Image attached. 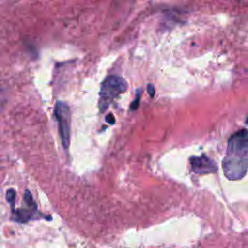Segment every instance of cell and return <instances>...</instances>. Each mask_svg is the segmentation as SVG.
<instances>
[{
    "label": "cell",
    "instance_id": "1",
    "mask_svg": "<svg viewBox=\"0 0 248 248\" xmlns=\"http://www.w3.org/2000/svg\"><path fill=\"white\" fill-rule=\"evenodd\" d=\"M248 138L244 128L229 139L227 153L222 162L224 174L230 180L241 179L247 170Z\"/></svg>",
    "mask_w": 248,
    "mask_h": 248
},
{
    "label": "cell",
    "instance_id": "2",
    "mask_svg": "<svg viewBox=\"0 0 248 248\" xmlns=\"http://www.w3.org/2000/svg\"><path fill=\"white\" fill-rule=\"evenodd\" d=\"M127 82L118 76H108L102 82L100 88L99 108L101 112L105 111L109 104L121 93L127 90Z\"/></svg>",
    "mask_w": 248,
    "mask_h": 248
},
{
    "label": "cell",
    "instance_id": "3",
    "mask_svg": "<svg viewBox=\"0 0 248 248\" xmlns=\"http://www.w3.org/2000/svg\"><path fill=\"white\" fill-rule=\"evenodd\" d=\"M54 115L58 123L62 145L65 149H68L71 135V112L69 106L64 102H57L54 107Z\"/></svg>",
    "mask_w": 248,
    "mask_h": 248
},
{
    "label": "cell",
    "instance_id": "4",
    "mask_svg": "<svg viewBox=\"0 0 248 248\" xmlns=\"http://www.w3.org/2000/svg\"><path fill=\"white\" fill-rule=\"evenodd\" d=\"M23 199H24L25 205L23 207L14 209L12 211V217H11L12 220H14L15 222H17V223H27L30 220L38 219L41 217L46 218L47 220H51V216L46 217V216L40 214V212L38 211V208H37V204H36L35 201L33 200L31 193L28 190L25 191Z\"/></svg>",
    "mask_w": 248,
    "mask_h": 248
},
{
    "label": "cell",
    "instance_id": "5",
    "mask_svg": "<svg viewBox=\"0 0 248 248\" xmlns=\"http://www.w3.org/2000/svg\"><path fill=\"white\" fill-rule=\"evenodd\" d=\"M191 170L197 174H206L216 172L218 167L216 163L205 155L192 157L190 159Z\"/></svg>",
    "mask_w": 248,
    "mask_h": 248
},
{
    "label": "cell",
    "instance_id": "6",
    "mask_svg": "<svg viewBox=\"0 0 248 248\" xmlns=\"http://www.w3.org/2000/svg\"><path fill=\"white\" fill-rule=\"evenodd\" d=\"M140 96H141V89H138V90H137L136 97H135L134 101L132 102V104H131V106H130V109H131V110H135V109L138 108V107H139V105H140Z\"/></svg>",
    "mask_w": 248,
    "mask_h": 248
},
{
    "label": "cell",
    "instance_id": "7",
    "mask_svg": "<svg viewBox=\"0 0 248 248\" xmlns=\"http://www.w3.org/2000/svg\"><path fill=\"white\" fill-rule=\"evenodd\" d=\"M147 92L149 93L150 97H153V96H154V94H155V88H154V86H153L152 84H148V85H147Z\"/></svg>",
    "mask_w": 248,
    "mask_h": 248
},
{
    "label": "cell",
    "instance_id": "8",
    "mask_svg": "<svg viewBox=\"0 0 248 248\" xmlns=\"http://www.w3.org/2000/svg\"><path fill=\"white\" fill-rule=\"evenodd\" d=\"M106 121H107V122H108L109 124H113V123H114V121H115V119H114L113 115H112L111 113H109L108 115H107V117H106Z\"/></svg>",
    "mask_w": 248,
    "mask_h": 248
}]
</instances>
